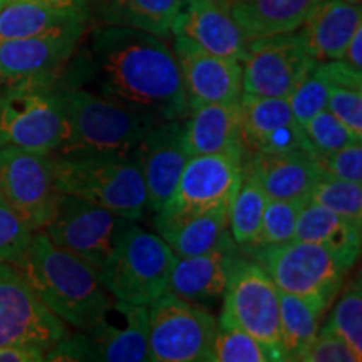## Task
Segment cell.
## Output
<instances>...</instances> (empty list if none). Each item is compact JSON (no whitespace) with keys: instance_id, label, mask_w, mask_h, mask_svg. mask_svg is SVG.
Instances as JSON below:
<instances>
[{"instance_id":"cell-20","label":"cell","mask_w":362,"mask_h":362,"mask_svg":"<svg viewBox=\"0 0 362 362\" xmlns=\"http://www.w3.org/2000/svg\"><path fill=\"white\" fill-rule=\"evenodd\" d=\"M104 362H148V305L112 300L93 324L83 330Z\"/></svg>"},{"instance_id":"cell-9","label":"cell","mask_w":362,"mask_h":362,"mask_svg":"<svg viewBox=\"0 0 362 362\" xmlns=\"http://www.w3.org/2000/svg\"><path fill=\"white\" fill-rule=\"evenodd\" d=\"M0 193L30 232H42L62 197L52 155L13 144L0 146Z\"/></svg>"},{"instance_id":"cell-43","label":"cell","mask_w":362,"mask_h":362,"mask_svg":"<svg viewBox=\"0 0 362 362\" xmlns=\"http://www.w3.org/2000/svg\"><path fill=\"white\" fill-rule=\"evenodd\" d=\"M45 351L27 344L0 346V362H42Z\"/></svg>"},{"instance_id":"cell-27","label":"cell","mask_w":362,"mask_h":362,"mask_svg":"<svg viewBox=\"0 0 362 362\" xmlns=\"http://www.w3.org/2000/svg\"><path fill=\"white\" fill-rule=\"evenodd\" d=\"M293 240L317 243L357 260L361 253L362 226L305 198L298 214Z\"/></svg>"},{"instance_id":"cell-5","label":"cell","mask_w":362,"mask_h":362,"mask_svg":"<svg viewBox=\"0 0 362 362\" xmlns=\"http://www.w3.org/2000/svg\"><path fill=\"white\" fill-rule=\"evenodd\" d=\"M252 259L274 280L279 291L305 298L325 312L341 292L356 260L310 242L250 248Z\"/></svg>"},{"instance_id":"cell-32","label":"cell","mask_w":362,"mask_h":362,"mask_svg":"<svg viewBox=\"0 0 362 362\" xmlns=\"http://www.w3.org/2000/svg\"><path fill=\"white\" fill-rule=\"evenodd\" d=\"M332 79L327 107L357 138H362V72L346 61H327Z\"/></svg>"},{"instance_id":"cell-45","label":"cell","mask_w":362,"mask_h":362,"mask_svg":"<svg viewBox=\"0 0 362 362\" xmlns=\"http://www.w3.org/2000/svg\"><path fill=\"white\" fill-rule=\"evenodd\" d=\"M39 4V6L59 7V8H88L89 0H0V8H4L8 4Z\"/></svg>"},{"instance_id":"cell-44","label":"cell","mask_w":362,"mask_h":362,"mask_svg":"<svg viewBox=\"0 0 362 362\" xmlns=\"http://www.w3.org/2000/svg\"><path fill=\"white\" fill-rule=\"evenodd\" d=\"M342 61H346L347 64L354 67L356 71L362 72V25L356 30L352 35L351 42L347 44L346 54H344Z\"/></svg>"},{"instance_id":"cell-22","label":"cell","mask_w":362,"mask_h":362,"mask_svg":"<svg viewBox=\"0 0 362 362\" xmlns=\"http://www.w3.org/2000/svg\"><path fill=\"white\" fill-rule=\"evenodd\" d=\"M242 255L238 245L216 248L194 257H176L168 291L193 304L223 298L230 274Z\"/></svg>"},{"instance_id":"cell-33","label":"cell","mask_w":362,"mask_h":362,"mask_svg":"<svg viewBox=\"0 0 362 362\" xmlns=\"http://www.w3.org/2000/svg\"><path fill=\"white\" fill-rule=\"evenodd\" d=\"M284 361L274 347L253 337L245 330L218 324L214 341L211 362H272Z\"/></svg>"},{"instance_id":"cell-14","label":"cell","mask_w":362,"mask_h":362,"mask_svg":"<svg viewBox=\"0 0 362 362\" xmlns=\"http://www.w3.org/2000/svg\"><path fill=\"white\" fill-rule=\"evenodd\" d=\"M69 334L16 265L0 262V346L27 344L47 352Z\"/></svg>"},{"instance_id":"cell-4","label":"cell","mask_w":362,"mask_h":362,"mask_svg":"<svg viewBox=\"0 0 362 362\" xmlns=\"http://www.w3.org/2000/svg\"><path fill=\"white\" fill-rule=\"evenodd\" d=\"M56 183L61 193L96 203L126 220H141L148 194L133 156L62 158L52 155Z\"/></svg>"},{"instance_id":"cell-23","label":"cell","mask_w":362,"mask_h":362,"mask_svg":"<svg viewBox=\"0 0 362 362\" xmlns=\"http://www.w3.org/2000/svg\"><path fill=\"white\" fill-rule=\"evenodd\" d=\"M187 116L183 141L189 158L221 153L245 155L240 139L238 101L202 104L192 107Z\"/></svg>"},{"instance_id":"cell-11","label":"cell","mask_w":362,"mask_h":362,"mask_svg":"<svg viewBox=\"0 0 362 362\" xmlns=\"http://www.w3.org/2000/svg\"><path fill=\"white\" fill-rule=\"evenodd\" d=\"M218 324L245 330L284 357L280 337V291L269 274L243 253L230 274Z\"/></svg>"},{"instance_id":"cell-17","label":"cell","mask_w":362,"mask_h":362,"mask_svg":"<svg viewBox=\"0 0 362 362\" xmlns=\"http://www.w3.org/2000/svg\"><path fill=\"white\" fill-rule=\"evenodd\" d=\"M173 52L178 61L188 111L210 103H232L242 96V64L215 56L193 40L175 35Z\"/></svg>"},{"instance_id":"cell-13","label":"cell","mask_w":362,"mask_h":362,"mask_svg":"<svg viewBox=\"0 0 362 362\" xmlns=\"http://www.w3.org/2000/svg\"><path fill=\"white\" fill-rule=\"evenodd\" d=\"M317 62L298 34L282 33L248 40L242 64V90L287 99Z\"/></svg>"},{"instance_id":"cell-8","label":"cell","mask_w":362,"mask_h":362,"mask_svg":"<svg viewBox=\"0 0 362 362\" xmlns=\"http://www.w3.org/2000/svg\"><path fill=\"white\" fill-rule=\"evenodd\" d=\"M149 359L211 362L218 320L198 304L166 291L148 305Z\"/></svg>"},{"instance_id":"cell-21","label":"cell","mask_w":362,"mask_h":362,"mask_svg":"<svg viewBox=\"0 0 362 362\" xmlns=\"http://www.w3.org/2000/svg\"><path fill=\"white\" fill-rule=\"evenodd\" d=\"M361 25V6L346 0H319L296 33L315 61H341Z\"/></svg>"},{"instance_id":"cell-1","label":"cell","mask_w":362,"mask_h":362,"mask_svg":"<svg viewBox=\"0 0 362 362\" xmlns=\"http://www.w3.org/2000/svg\"><path fill=\"white\" fill-rule=\"evenodd\" d=\"M69 81L160 121L188 115L187 94L173 49L156 35L124 25L93 30L83 69Z\"/></svg>"},{"instance_id":"cell-36","label":"cell","mask_w":362,"mask_h":362,"mask_svg":"<svg viewBox=\"0 0 362 362\" xmlns=\"http://www.w3.org/2000/svg\"><path fill=\"white\" fill-rule=\"evenodd\" d=\"M330 89H332V79H330L327 66L325 62H317L296 90L287 98L292 115L298 124L304 126L317 112L327 107Z\"/></svg>"},{"instance_id":"cell-16","label":"cell","mask_w":362,"mask_h":362,"mask_svg":"<svg viewBox=\"0 0 362 362\" xmlns=\"http://www.w3.org/2000/svg\"><path fill=\"white\" fill-rule=\"evenodd\" d=\"M240 107V139L245 156L255 153H287L309 149L304 129L292 115L284 98H265L242 93Z\"/></svg>"},{"instance_id":"cell-6","label":"cell","mask_w":362,"mask_h":362,"mask_svg":"<svg viewBox=\"0 0 362 362\" xmlns=\"http://www.w3.org/2000/svg\"><path fill=\"white\" fill-rule=\"evenodd\" d=\"M71 86L57 79L2 90L0 133L4 144L52 155L64 141Z\"/></svg>"},{"instance_id":"cell-35","label":"cell","mask_w":362,"mask_h":362,"mask_svg":"<svg viewBox=\"0 0 362 362\" xmlns=\"http://www.w3.org/2000/svg\"><path fill=\"white\" fill-rule=\"evenodd\" d=\"M342 291V288H341ZM341 293V292H339ZM322 327L336 332L362 359V285L361 277L352 279L344 287L337 304Z\"/></svg>"},{"instance_id":"cell-7","label":"cell","mask_w":362,"mask_h":362,"mask_svg":"<svg viewBox=\"0 0 362 362\" xmlns=\"http://www.w3.org/2000/svg\"><path fill=\"white\" fill-rule=\"evenodd\" d=\"M175 262V252L160 235L131 221L99 275L106 291L117 300L149 305L168 291Z\"/></svg>"},{"instance_id":"cell-42","label":"cell","mask_w":362,"mask_h":362,"mask_svg":"<svg viewBox=\"0 0 362 362\" xmlns=\"http://www.w3.org/2000/svg\"><path fill=\"white\" fill-rule=\"evenodd\" d=\"M44 361L51 362H72V361H99L96 347L86 332L81 330L79 334L62 337L61 341L45 352Z\"/></svg>"},{"instance_id":"cell-25","label":"cell","mask_w":362,"mask_h":362,"mask_svg":"<svg viewBox=\"0 0 362 362\" xmlns=\"http://www.w3.org/2000/svg\"><path fill=\"white\" fill-rule=\"evenodd\" d=\"M89 8H59L39 4H8L0 8V40L83 35Z\"/></svg>"},{"instance_id":"cell-26","label":"cell","mask_w":362,"mask_h":362,"mask_svg":"<svg viewBox=\"0 0 362 362\" xmlns=\"http://www.w3.org/2000/svg\"><path fill=\"white\" fill-rule=\"evenodd\" d=\"M155 228L168 243L176 257H194L216 248L237 245L228 230V210L183 216L175 220H158Z\"/></svg>"},{"instance_id":"cell-24","label":"cell","mask_w":362,"mask_h":362,"mask_svg":"<svg viewBox=\"0 0 362 362\" xmlns=\"http://www.w3.org/2000/svg\"><path fill=\"white\" fill-rule=\"evenodd\" d=\"M259 176L269 200H298L307 194L319 178L320 170L309 149L287 153H255L247 156Z\"/></svg>"},{"instance_id":"cell-12","label":"cell","mask_w":362,"mask_h":362,"mask_svg":"<svg viewBox=\"0 0 362 362\" xmlns=\"http://www.w3.org/2000/svg\"><path fill=\"white\" fill-rule=\"evenodd\" d=\"M245 155L221 153L189 158L185 165L173 194L156 211L158 220L228 210L243 176Z\"/></svg>"},{"instance_id":"cell-30","label":"cell","mask_w":362,"mask_h":362,"mask_svg":"<svg viewBox=\"0 0 362 362\" xmlns=\"http://www.w3.org/2000/svg\"><path fill=\"white\" fill-rule=\"evenodd\" d=\"M267 202L269 198L262 188L259 176L245 160L242 181L228 208L230 235L242 250L257 245Z\"/></svg>"},{"instance_id":"cell-47","label":"cell","mask_w":362,"mask_h":362,"mask_svg":"<svg viewBox=\"0 0 362 362\" xmlns=\"http://www.w3.org/2000/svg\"><path fill=\"white\" fill-rule=\"evenodd\" d=\"M346 2L354 4V6H361V0H346Z\"/></svg>"},{"instance_id":"cell-37","label":"cell","mask_w":362,"mask_h":362,"mask_svg":"<svg viewBox=\"0 0 362 362\" xmlns=\"http://www.w3.org/2000/svg\"><path fill=\"white\" fill-rule=\"evenodd\" d=\"M304 200L305 198L267 202L259 240H257V245L253 248L277 247L292 242L296 238L297 218L302 205H304Z\"/></svg>"},{"instance_id":"cell-40","label":"cell","mask_w":362,"mask_h":362,"mask_svg":"<svg viewBox=\"0 0 362 362\" xmlns=\"http://www.w3.org/2000/svg\"><path fill=\"white\" fill-rule=\"evenodd\" d=\"M319 170L325 175L362 183V139L347 144L327 156H314Z\"/></svg>"},{"instance_id":"cell-10","label":"cell","mask_w":362,"mask_h":362,"mask_svg":"<svg viewBox=\"0 0 362 362\" xmlns=\"http://www.w3.org/2000/svg\"><path fill=\"white\" fill-rule=\"evenodd\" d=\"M131 220L96 203L62 193L57 211L44 232L54 245L101 270L116 252Z\"/></svg>"},{"instance_id":"cell-39","label":"cell","mask_w":362,"mask_h":362,"mask_svg":"<svg viewBox=\"0 0 362 362\" xmlns=\"http://www.w3.org/2000/svg\"><path fill=\"white\" fill-rule=\"evenodd\" d=\"M33 235L0 193V262L19 265L29 248Z\"/></svg>"},{"instance_id":"cell-34","label":"cell","mask_w":362,"mask_h":362,"mask_svg":"<svg viewBox=\"0 0 362 362\" xmlns=\"http://www.w3.org/2000/svg\"><path fill=\"white\" fill-rule=\"evenodd\" d=\"M307 200L329 208L362 226V183L334 178L320 171L319 178L307 194Z\"/></svg>"},{"instance_id":"cell-28","label":"cell","mask_w":362,"mask_h":362,"mask_svg":"<svg viewBox=\"0 0 362 362\" xmlns=\"http://www.w3.org/2000/svg\"><path fill=\"white\" fill-rule=\"evenodd\" d=\"M319 0H230L235 21L248 39L293 33Z\"/></svg>"},{"instance_id":"cell-19","label":"cell","mask_w":362,"mask_h":362,"mask_svg":"<svg viewBox=\"0 0 362 362\" xmlns=\"http://www.w3.org/2000/svg\"><path fill=\"white\" fill-rule=\"evenodd\" d=\"M171 33L215 56L235 61H242L250 40L235 21L230 0H181Z\"/></svg>"},{"instance_id":"cell-15","label":"cell","mask_w":362,"mask_h":362,"mask_svg":"<svg viewBox=\"0 0 362 362\" xmlns=\"http://www.w3.org/2000/svg\"><path fill=\"white\" fill-rule=\"evenodd\" d=\"M83 35L0 40V89L61 79Z\"/></svg>"},{"instance_id":"cell-3","label":"cell","mask_w":362,"mask_h":362,"mask_svg":"<svg viewBox=\"0 0 362 362\" xmlns=\"http://www.w3.org/2000/svg\"><path fill=\"white\" fill-rule=\"evenodd\" d=\"M160 119L90 90L71 88L64 141L52 155L62 158L131 156Z\"/></svg>"},{"instance_id":"cell-41","label":"cell","mask_w":362,"mask_h":362,"mask_svg":"<svg viewBox=\"0 0 362 362\" xmlns=\"http://www.w3.org/2000/svg\"><path fill=\"white\" fill-rule=\"evenodd\" d=\"M361 357L351 346L332 330L319 327L310 349L302 357V362H359Z\"/></svg>"},{"instance_id":"cell-2","label":"cell","mask_w":362,"mask_h":362,"mask_svg":"<svg viewBox=\"0 0 362 362\" xmlns=\"http://www.w3.org/2000/svg\"><path fill=\"white\" fill-rule=\"evenodd\" d=\"M52 314L86 330L112 300L99 270L74 253L59 248L47 233L35 232L24 259L16 265Z\"/></svg>"},{"instance_id":"cell-29","label":"cell","mask_w":362,"mask_h":362,"mask_svg":"<svg viewBox=\"0 0 362 362\" xmlns=\"http://www.w3.org/2000/svg\"><path fill=\"white\" fill-rule=\"evenodd\" d=\"M99 21L107 25H124L156 37L171 33L181 0H94Z\"/></svg>"},{"instance_id":"cell-46","label":"cell","mask_w":362,"mask_h":362,"mask_svg":"<svg viewBox=\"0 0 362 362\" xmlns=\"http://www.w3.org/2000/svg\"><path fill=\"white\" fill-rule=\"evenodd\" d=\"M0 99H2V89H0ZM0 146H4V138H2V133H0Z\"/></svg>"},{"instance_id":"cell-31","label":"cell","mask_w":362,"mask_h":362,"mask_svg":"<svg viewBox=\"0 0 362 362\" xmlns=\"http://www.w3.org/2000/svg\"><path fill=\"white\" fill-rule=\"evenodd\" d=\"M325 312L305 298L280 291V337L285 361H300L314 344Z\"/></svg>"},{"instance_id":"cell-18","label":"cell","mask_w":362,"mask_h":362,"mask_svg":"<svg viewBox=\"0 0 362 362\" xmlns=\"http://www.w3.org/2000/svg\"><path fill=\"white\" fill-rule=\"evenodd\" d=\"M141 170L148 208L156 214L173 194L185 165L189 160L183 141V121H160L143 136L133 151Z\"/></svg>"},{"instance_id":"cell-38","label":"cell","mask_w":362,"mask_h":362,"mask_svg":"<svg viewBox=\"0 0 362 362\" xmlns=\"http://www.w3.org/2000/svg\"><path fill=\"white\" fill-rule=\"evenodd\" d=\"M312 156H327L339 151L347 144L357 141V138L344 126L329 110L320 112L302 126Z\"/></svg>"}]
</instances>
